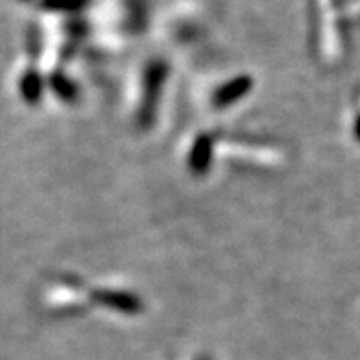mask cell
I'll return each mask as SVG.
<instances>
[{
  "label": "cell",
  "mask_w": 360,
  "mask_h": 360,
  "mask_svg": "<svg viewBox=\"0 0 360 360\" xmlns=\"http://www.w3.org/2000/svg\"><path fill=\"white\" fill-rule=\"evenodd\" d=\"M212 161V139L209 136H200L194 143L191 150V158H188V165L194 174H205Z\"/></svg>",
  "instance_id": "4"
},
{
  "label": "cell",
  "mask_w": 360,
  "mask_h": 360,
  "mask_svg": "<svg viewBox=\"0 0 360 360\" xmlns=\"http://www.w3.org/2000/svg\"><path fill=\"white\" fill-rule=\"evenodd\" d=\"M48 9L53 11H73L82 6V0H46Z\"/></svg>",
  "instance_id": "7"
},
{
  "label": "cell",
  "mask_w": 360,
  "mask_h": 360,
  "mask_svg": "<svg viewBox=\"0 0 360 360\" xmlns=\"http://www.w3.org/2000/svg\"><path fill=\"white\" fill-rule=\"evenodd\" d=\"M252 88V79L249 75H242V77H236L233 81H229L227 84L219 88L214 96V105L218 108H225V106H231L234 103L245 97Z\"/></svg>",
  "instance_id": "3"
},
{
  "label": "cell",
  "mask_w": 360,
  "mask_h": 360,
  "mask_svg": "<svg viewBox=\"0 0 360 360\" xmlns=\"http://www.w3.org/2000/svg\"><path fill=\"white\" fill-rule=\"evenodd\" d=\"M51 88L66 103H73V101L77 99V86L68 77H64L63 73H55L53 77H51Z\"/></svg>",
  "instance_id": "5"
},
{
  "label": "cell",
  "mask_w": 360,
  "mask_h": 360,
  "mask_svg": "<svg viewBox=\"0 0 360 360\" xmlns=\"http://www.w3.org/2000/svg\"><path fill=\"white\" fill-rule=\"evenodd\" d=\"M99 304L106 306L108 309L119 311V313H124V315H136L143 309L141 300L137 297H134L132 292L124 291H97L94 295Z\"/></svg>",
  "instance_id": "2"
},
{
  "label": "cell",
  "mask_w": 360,
  "mask_h": 360,
  "mask_svg": "<svg viewBox=\"0 0 360 360\" xmlns=\"http://www.w3.org/2000/svg\"><path fill=\"white\" fill-rule=\"evenodd\" d=\"M167 68L161 63H152L145 73V86H143L141 103V127H148L154 121L155 106L160 103V94L163 88Z\"/></svg>",
  "instance_id": "1"
},
{
  "label": "cell",
  "mask_w": 360,
  "mask_h": 360,
  "mask_svg": "<svg viewBox=\"0 0 360 360\" xmlns=\"http://www.w3.org/2000/svg\"><path fill=\"white\" fill-rule=\"evenodd\" d=\"M22 91H24V97H26L30 103H37V101L41 99L42 81L35 72L26 73V77H24L22 81Z\"/></svg>",
  "instance_id": "6"
},
{
  "label": "cell",
  "mask_w": 360,
  "mask_h": 360,
  "mask_svg": "<svg viewBox=\"0 0 360 360\" xmlns=\"http://www.w3.org/2000/svg\"><path fill=\"white\" fill-rule=\"evenodd\" d=\"M355 136H356V139H359V141H360V117L356 119V124H355Z\"/></svg>",
  "instance_id": "8"
}]
</instances>
